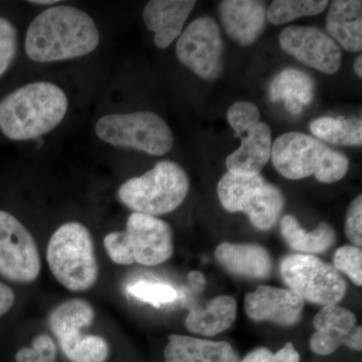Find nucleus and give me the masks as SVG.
I'll use <instances>...</instances> for the list:
<instances>
[{
  "instance_id": "13",
  "label": "nucleus",
  "mask_w": 362,
  "mask_h": 362,
  "mask_svg": "<svg viewBox=\"0 0 362 362\" xmlns=\"http://www.w3.org/2000/svg\"><path fill=\"white\" fill-rule=\"evenodd\" d=\"M354 312L337 304L326 305L314 317L315 332L310 338V349L318 356H330L339 347L361 351L362 328L356 326Z\"/></svg>"
},
{
  "instance_id": "25",
  "label": "nucleus",
  "mask_w": 362,
  "mask_h": 362,
  "mask_svg": "<svg viewBox=\"0 0 362 362\" xmlns=\"http://www.w3.org/2000/svg\"><path fill=\"white\" fill-rule=\"evenodd\" d=\"M310 130L318 139L332 144L342 146H361L362 144V121L357 117H321L312 121Z\"/></svg>"
},
{
  "instance_id": "15",
  "label": "nucleus",
  "mask_w": 362,
  "mask_h": 362,
  "mask_svg": "<svg viewBox=\"0 0 362 362\" xmlns=\"http://www.w3.org/2000/svg\"><path fill=\"white\" fill-rule=\"evenodd\" d=\"M221 23L228 37L240 45L257 42L267 21L265 2L256 0H226L220 4Z\"/></svg>"
},
{
  "instance_id": "21",
  "label": "nucleus",
  "mask_w": 362,
  "mask_h": 362,
  "mask_svg": "<svg viewBox=\"0 0 362 362\" xmlns=\"http://www.w3.org/2000/svg\"><path fill=\"white\" fill-rule=\"evenodd\" d=\"M315 83L303 71L285 69L272 81L269 96L272 102H283L286 110L298 115L313 101Z\"/></svg>"
},
{
  "instance_id": "17",
  "label": "nucleus",
  "mask_w": 362,
  "mask_h": 362,
  "mask_svg": "<svg viewBox=\"0 0 362 362\" xmlns=\"http://www.w3.org/2000/svg\"><path fill=\"white\" fill-rule=\"evenodd\" d=\"M272 131L268 124L259 122L246 131L240 148L226 158L228 173L259 175L270 161Z\"/></svg>"
},
{
  "instance_id": "6",
  "label": "nucleus",
  "mask_w": 362,
  "mask_h": 362,
  "mask_svg": "<svg viewBox=\"0 0 362 362\" xmlns=\"http://www.w3.org/2000/svg\"><path fill=\"white\" fill-rule=\"evenodd\" d=\"M188 192L189 180L185 169L164 160L144 175L125 181L119 187L118 199L134 213L157 216L175 211Z\"/></svg>"
},
{
  "instance_id": "19",
  "label": "nucleus",
  "mask_w": 362,
  "mask_h": 362,
  "mask_svg": "<svg viewBox=\"0 0 362 362\" xmlns=\"http://www.w3.org/2000/svg\"><path fill=\"white\" fill-rule=\"evenodd\" d=\"M164 362H240L239 354L226 341L171 334L164 349Z\"/></svg>"
},
{
  "instance_id": "10",
  "label": "nucleus",
  "mask_w": 362,
  "mask_h": 362,
  "mask_svg": "<svg viewBox=\"0 0 362 362\" xmlns=\"http://www.w3.org/2000/svg\"><path fill=\"white\" fill-rule=\"evenodd\" d=\"M42 262L35 238L13 214L0 211V275L16 283L39 278Z\"/></svg>"
},
{
  "instance_id": "29",
  "label": "nucleus",
  "mask_w": 362,
  "mask_h": 362,
  "mask_svg": "<svg viewBox=\"0 0 362 362\" xmlns=\"http://www.w3.org/2000/svg\"><path fill=\"white\" fill-rule=\"evenodd\" d=\"M334 268L344 273L356 286L362 285V252L361 247L343 246L334 255Z\"/></svg>"
},
{
  "instance_id": "1",
  "label": "nucleus",
  "mask_w": 362,
  "mask_h": 362,
  "mask_svg": "<svg viewBox=\"0 0 362 362\" xmlns=\"http://www.w3.org/2000/svg\"><path fill=\"white\" fill-rule=\"evenodd\" d=\"M100 33L85 11L70 6L49 7L28 26L25 49L37 63L82 58L97 49Z\"/></svg>"
},
{
  "instance_id": "8",
  "label": "nucleus",
  "mask_w": 362,
  "mask_h": 362,
  "mask_svg": "<svg viewBox=\"0 0 362 362\" xmlns=\"http://www.w3.org/2000/svg\"><path fill=\"white\" fill-rule=\"evenodd\" d=\"M96 134L112 146L132 148L153 156H165L173 147V131L168 124L150 111L103 116L96 124Z\"/></svg>"
},
{
  "instance_id": "36",
  "label": "nucleus",
  "mask_w": 362,
  "mask_h": 362,
  "mask_svg": "<svg viewBox=\"0 0 362 362\" xmlns=\"http://www.w3.org/2000/svg\"><path fill=\"white\" fill-rule=\"evenodd\" d=\"M354 71L359 78L362 77V57L359 54L358 58L356 59V63H354Z\"/></svg>"
},
{
  "instance_id": "20",
  "label": "nucleus",
  "mask_w": 362,
  "mask_h": 362,
  "mask_svg": "<svg viewBox=\"0 0 362 362\" xmlns=\"http://www.w3.org/2000/svg\"><path fill=\"white\" fill-rule=\"evenodd\" d=\"M326 30L349 52L362 49V2L358 0H337L331 4Z\"/></svg>"
},
{
  "instance_id": "5",
  "label": "nucleus",
  "mask_w": 362,
  "mask_h": 362,
  "mask_svg": "<svg viewBox=\"0 0 362 362\" xmlns=\"http://www.w3.org/2000/svg\"><path fill=\"white\" fill-rule=\"evenodd\" d=\"M47 261L54 277L73 292L90 289L99 266L90 230L78 221L64 223L49 240Z\"/></svg>"
},
{
  "instance_id": "31",
  "label": "nucleus",
  "mask_w": 362,
  "mask_h": 362,
  "mask_svg": "<svg viewBox=\"0 0 362 362\" xmlns=\"http://www.w3.org/2000/svg\"><path fill=\"white\" fill-rule=\"evenodd\" d=\"M18 49V30L11 21L0 16V77L13 63Z\"/></svg>"
},
{
  "instance_id": "24",
  "label": "nucleus",
  "mask_w": 362,
  "mask_h": 362,
  "mask_svg": "<svg viewBox=\"0 0 362 362\" xmlns=\"http://www.w3.org/2000/svg\"><path fill=\"white\" fill-rule=\"evenodd\" d=\"M95 311L92 305L84 299H71L58 305L49 315V328L59 338L74 332H80L83 328L93 323Z\"/></svg>"
},
{
  "instance_id": "28",
  "label": "nucleus",
  "mask_w": 362,
  "mask_h": 362,
  "mask_svg": "<svg viewBox=\"0 0 362 362\" xmlns=\"http://www.w3.org/2000/svg\"><path fill=\"white\" fill-rule=\"evenodd\" d=\"M129 294L139 301L156 307L173 303L178 299V292L175 288L163 283H152L148 281H139L131 286Z\"/></svg>"
},
{
  "instance_id": "9",
  "label": "nucleus",
  "mask_w": 362,
  "mask_h": 362,
  "mask_svg": "<svg viewBox=\"0 0 362 362\" xmlns=\"http://www.w3.org/2000/svg\"><path fill=\"white\" fill-rule=\"evenodd\" d=\"M281 274L289 289L310 303L337 304L346 294L347 283L341 274L313 255L285 257L281 262Z\"/></svg>"
},
{
  "instance_id": "2",
  "label": "nucleus",
  "mask_w": 362,
  "mask_h": 362,
  "mask_svg": "<svg viewBox=\"0 0 362 362\" xmlns=\"http://www.w3.org/2000/svg\"><path fill=\"white\" fill-rule=\"evenodd\" d=\"M68 107V97L59 86L30 83L0 100V130L16 141L35 139L58 127Z\"/></svg>"
},
{
  "instance_id": "27",
  "label": "nucleus",
  "mask_w": 362,
  "mask_h": 362,
  "mask_svg": "<svg viewBox=\"0 0 362 362\" xmlns=\"http://www.w3.org/2000/svg\"><path fill=\"white\" fill-rule=\"evenodd\" d=\"M327 6L325 0H275L267 11V20L274 25H285L303 16H317Z\"/></svg>"
},
{
  "instance_id": "11",
  "label": "nucleus",
  "mask_w": 362,
  "mask_h": 362,
  "mask_svg": "<svg viewBox=\"0 0 362 362\" xmlns=\"http://www.w3.org/2000/svg\"><path fill=\"white\" fill-rule=\"evenodd\" d=\"M223 49L220 28L209 16L190 23L176 44V54L180 63L206 80H214L220 76Z\"/></svg>"
},
{
  "instance_id": "35",
  "label": "nucleus",
  "mask_w": 362,
  "mask_h": 362,
  "mask_svg": "<svg viewBox=\"0 0 362 362\" xmlns=\"http://www.w3.org/2000/svg\"><path fill=\"white\" fill-rule=\"evenodd\" d=\"M16 301V294L8 286L0 282V318L11 310Z\"/></svg>"
},
{
  "instance_id": "12",
  "label": "nucleus",
  "mask_w": 362,
  "mask_h": 362,
  "mask_svg": "<svg viewBox=\"0 0 362 362\" xmlns=\"http://www.w3.org/2000/svg\"><path fill=\"white\" fill-rule=\"evenodd\" d=\"M281 47L312 69L334 75L342 63V52L329 35L312 26H289L279 37Z\"/></svg>"
},
{
  "instance_id": "32",
  "label": "nucleus",
  "mask_w": 362,
  "mask_h": 362,
  "mask_svg": "<svg viewBox=\"0 0 362 362\" xmlns=\"http://www.w3.org/2000/svg\"><path fill=\"white\" fill-rule=\"evenodd\" d=\"M57 345L49 335L40 334L30 347L18 350L16 362H56Z\"/></svg>"
},
{
  "instance_id": "37",
  "label": "nucleus",
  "mask_w": 362,
  "mask_h": 362,
  "mask_svg": "<svg viewBox=\"0 0 362 362\" xmlns=\"http://www.w3.org/2000/svg\"><path fill=\"white\" fill-rule=\"evenodd\" d=\"M30 4H37V6H51V4H58V0H33L28 1Z\"/></svg>"
},
{
  "instance_id": "34",
  "label": "nucleus",
  "mask_w": 362,
  "mask_h": 362,
  "mask_svg": "<svg viewBox=\"0 0 362 362\" xmlns=\"http://www.w3.org/2000/svg\"><path fill=\"white\" fill-rule=\"evenodd\" d=\"M345 233L347 239L356 247L362 245V197L358 195L350 204L345 221Z\"/></svg>"
},
{
  "instance_id": "18",
  "label": "nucleus",
  "mask_w": 362,
  "mask_h": 362,
  "mask_svg": "<svg viewBox=\"0 0 362 362\" xmlns=\"http://www.w3.org/2000/svg\"><path fill=\"white\" fill-rule=\"evenodd\" d=\"M214 256L226 270L235 275L266 279L272 271V259L265 247L254 243H223Z\"/></svg>"
},
{
  "instance_id": "23",
  "label": "nucleus",
  "mask_w": 362,
  "mask_h": 362,
  "mask_svg": "<svg viewBox=\"0 0 362 362\" xmlns=\"http://www.w3.org/2000/svg\"><path fill=\"white\" fill-rule=\"evenodd\" d=\"M281 233L287 244L301 254H319L329 249L335 242V232L329 223L322 221L307 233L294 216L287 214L281 221Z\"/></svg>"
},
{
  "instance_id": "30",
  "label": "nucleus",
  "mask_w": 362,
  "mask_h": 362,
  "mask_svg": "<svg viewBox=\"0 0 362 362\" xmlns=\"http://www.w3.org/2000/svg\"><path fill=\"white\" fill-rule=\"evenodd\" d=\"M259 117L261 114L258 107L247 101L235 102L228 108L226 113V118L230 127L239 135L259 123Z\"/></svg>"
},
{
  "instance_id": "26",
  "label": "nucleus",
  "mask_w": 362,
  "mask_h": 362,
  "mask_svg": "<svg viewBox=\"0 0 362 362\" xmlns=\"http://www.w3.org/2000/svg\"><path fill=\"white\" fill-rule=\"evenodd\" d=\"M59 346L71 362H105L109 356L108 343L96 335L82 337L74 332L59 338Z\"/></svg>"
},
{
  "instance_id": "33",
  "label": "nucleus",
  "mask_w": 362,
  "mask_h": 362,
  "mask_svg": "<svg viewBox=\"0 0 362 362\" xmlns=\"http://www.w3.org/2000/svg\"><path fill=\"white\" fill-rule=\"evenodd\" d=\"M240 362H300V354L291 342L273 352L266 347H259L250 352Z\"/></svg>"
},
{
  "instance_id": "4",
  "label": "nucleus",
  "mask_w": 362,
  "mask_h": 362,
  "mask_svg": "<svg viewBox=\"0 0 362 362\" xmlns=\"http://www.w3.org/2000/svg\"><path fill=\"white\" fill-rule=\"evenodd\" d=\"M107 255L117 265L156 266L173 257V235L166 221L139 213L131 214L125 230H117L104 239Z\"/></svg>"
},
{
  "instance_id": "3",
  "label": "nucleus",
  "mask_w": 362,
  "mask_h": 362,
  "mask_svg": "<svg viewBox=\"0 0 362 362\" xmlns=\"http://www.w3.org/2000/svg\"><path fill=\"white\" fill-rule=\"evenodd\" d=\"M271 159L278 173L292 180L314 175L319 182L334 183L349 169V159L341 152L300 132L278 137L272 145Z\"/></svg>"
},
{
  "instance_id": "7",
  "label": "nucleus",
  "mask_w": 362,
  "mask_h": 362,
  "mask_svg": "<svg viewBox=\"0 0 362 362\" xmlns=\"http://www.w3.org/2000/svg\"><path fill=\"white\" fill-rule=\"evenodd\" d=\"M221 204L230 213H244L261 230L277 223L285 206L280 188L268 183L261 175H240L228 173L218 185Z\"/></svg>"
},
{
  "instance_id": "14",
  "label": "nucleus",
  "mask_w": 362,
  "mask_h": 362,
  "mask_svg": "<svg viewBox=\"0 0 362 362\" xmlns=\"http://www.w3.org/2000/svg\"><path fill=\"white\" fill-rule=\"evenodd\" d=\"M304 300L290 289L261 286L245 296V311L256 322L295 325L301 320Z\"/></svg>"
},
{
  "instance_id": "22",
  "label": "nucleus",
  "mask_w": 362,
  "mask_h": 362,
  "mask_svg": "<svg viewBox=\"0 0 362 362\" xmlns=\"http://www.w3.org/2000/svg\"><path fill=\"white\" fill-rule=\"evenodd\" d=\"M237 318V302L230 296L214 298L206 306L190 308L185 320L188 331L194 334L214 337L228 330Z\"/></svg>"
},
{
  "instance_id": "16",
  "label": "nucleus",
  "mask_w": 362,
  "mask_h": 362,
  "mask_svg": "<svg viewBox=\"0 0 362 362\" xmlns=\"http://www.w3.org/2000/svg\"><path fill=\"white\" fill-rule=\"evenodd\" d=\"M194 0H152L143 11L147 30L156 33L154 44L168 49L182 32L183 25L194 8Z\"/></svg>"
}]
</instances>
